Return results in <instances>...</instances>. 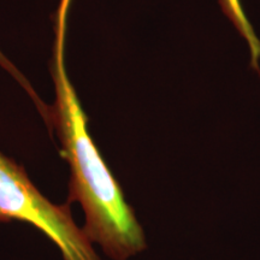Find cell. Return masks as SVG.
I'll return each mask as SVG.
<instances>
[{"mask_svg": "<svg viewBox=\"0 0 260 260\" xmlns=\"http://www.w3.org/2000/svg\"><path fill=\"white\" fill-rule=\"evenodd\" d=\"M71 0H60L57 12L52 75L56 100L42 117L56 129L60 154L70 168L67 203H79L84 214V234L111 260H129L147 249V239L135 211L110 170L88 130L84 113L64 59L67 18Z\"/></svg>", "mask_w": 260, "mask_h": 260, "instance_id": "6da1fadb", "label": "cell"}, {"mask_svg": "<svg viewBox=\"0 0 260 260\" xmlns=\"http://www.w3.org/2000/svg\"><path fill=\"white\" fill-rule=\"evenodd\" d=\"M31 224L59 249L64 260H102L83 229L75 223L70 204H53L35 187L27 171L0 152V224Z\"/></svg>", "mask_w": 260, "mask_h": 260, "instance_id": "7a4b0ae2", "label": "cell"}, {"mask_svg": "<svg viewBox=\"0 0 260 260\" xmlns=\"http://www.w3.org/2000/svg\"><path fill=\"white\" fill-rule=\"evenodd\" d=\"M219 5L224 15L229 18V21L237 29L240 35L247 41L249 51H251L252 68L260 73V40L253 30L251 22L248 21L245 11H243L241 0H219Z\"/></svg>", "mask_w": 260, "mask_h": 260, "instance_id": "3957f363", "label": "cell"}, {"mask_svg": "<svg viewBox=\"0 0 260 260\" xmlns=\"http://www.w3.org/2000/svg\"><path fill=\"white\" fill-rule=\"evenodd\" d=\"M0 63H2L3 65H4V67L6 68V69H9L10 71H12V70H14V69H12V68H11V67H10L9 61H8V60H6V59H5V58L2 56V54H0Z\"/></svg>", "mask_w": 260, "mask_h": 260, "instance_id": "277c9868", "label": "cell"}]
</instances>
